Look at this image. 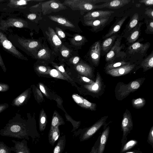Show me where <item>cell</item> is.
<instances>
[{"label": "cell", "mask_w": 153, "mask_h": 153, "mask_svg": "<svg viewBox=\"0 0 153 153\" xmlns=\"http://www.w3.org/2000/svg\"><path fill=\"white\" fill-rule=\"evenodd\" d=\"M0 135L19 139L29 140V137L33 142L36 143L39 141L40 136L36 127L20 119H13L0 130Z\"/></svg>", "instance_id": "6da1fadb"}, {"label": "cell", "mask_w": 153, "mask_h": 153, "mask_svg": "<svg viewBox=\"0 0 153 153\" xmlns=\"http://www.w3.org/2000/svg\"><path fill=\"white\" fill-rule=\"evenodd\" d=\"M31 8L35 12L41 13L44 15L67 8L66 6L59 1L56 0L39 2L38 4L31 7Z\"/></svg>", "instance_id": "7a4b0ae2"}, {"label": "cell", "mask_w": 153, "mask_h": 153, "mask_svg": "<svg viewBox=\"0 0 153 153\" xmlns=\"http://www.w3.org/2000/svg\"><path fill=\"white\" fill-rule=\"evenodd\" d=\"M108 117V116L102 117L91 127L79 131V133H74V135H79V140L81 142L88 140L104 124Z\"/></svg>", "instance_id": "3957f363"}, {"label": "cell", "mask_w": 153, "mask_h": 153, "mask_svg": "<svg viewBox=\"0 0 153 153\" xmlns=\"http://www.w3.org/2000/svg\"><path fill=\"white\" fill-rule=\"evenodd\" d=\"M73 10L89 11L96 9L97 5L93 4L92 0H65L63 4Z\"/></svg>", "instance_id": "277c9868"}, {"label": "cell", "mask_w": 153, "mask_h": 153, "mask_svg": "<svg viewBox=\"0 0 153 153\" xmlns=\"http://www.w3.org/2000/svg\"><path fill=\"white\" fill-rule=\"evenodd\" d=\"M121 123L122 131L123 132L121 141V148L127 141V137L132 129L133 123L131 113L128 109H126L123 115Z\"/></svg>", "instance_id": "5b68a950"}, {"label": "cell", "mask_w": 153, "mask_h": 153, "mask_svg": "<svg viewBox=\"0 0 153 153\" xmlns=\"http://www.w3.org/2000/svg\"><path fill=\"white\" fill-rule=\"evenodd\" d=\"M141 82L136 80L127 84H122L119 87L117 93L119 97L123 99L131 92L137 90L140 86Z\"/></svg>", "instance_id": "8992f818"}, {"label": "cell", "mask_w": 153, "mask_h": 153, "mask_svg": "<svg viewBox=\"0 0 153 153\" xmlns=\"http://www.w3.org/2000/svg\"><path fill=\"white\" fill-rule=\"evenodd\" d=\"M0 43L3 47L14 56L23 60H27V58L18 50L12 43L9 41L2 33L0 31Z\"/></svg>", "instance_id": "52a82bcc"}, {"label": "cell", "mask_w": 153, "mask_h": 153, "mask_svg": "<svg viewBox=\"0 0 153 153\" xmlns=\"http://www.w3.org/2000/svg\"><path fill=\"white\" fill-rule=\"evenodd\" d=\"M114 11L108 10H97L89 12L84 16L85 21L92 20L109 17Z\"/></svg>", "instance_id": "ba28073f"}, {"label": "cell", "mask_w": 153, "mask_h": 153, "mask_svg": "<svg viewBox=\"0 0 153 153\" xmlns=\"http://www.w3.org/2000/svg\"><path fill=\"white\" fill-rule=\"evenodd\" d=\"M134 65H128L116 68L106 71V73L113 76H119L125 75L129 73L134 68Z\"/></svg>", "instance_id": "9c48e42d"}, {"label": "cell", "mask_w": 153, "mask_h": 153, "mask_svg": "<svg viewBox=\"0 0 153 153\" xmlns=\"http://www.w3.org/2000/svg\"><path fill=\"white\" fill-rule=\"evenodd\" d=\"M130 0H109L100 5H97L96 9L108 8L112 9L120 8L129 3Z\"/></svg>", "instance_id": "30bf717a"}, {"label": "cell", "mask_w": 153, "mask_h": 153, "mask_svg": "<svg viewBox=\"0 0 153 153\" xmlns=\"http://www.w3.org/2000/svg\"><path fill=\"white\" fill-rule=\"evenodd\" d=\"M101 51L100 42L98 41L92 46L90 50V55L91 60L95 65L99 63Z\"/></svg>", "instance_id": "8fae6325"}, {"label": "cell", "mask_w": 153, "mask_h": 153, "mask_svg": "<svg viewBox=\"0 0 153 153\" xmlns=\"http://www.w3.org/2000/svg\"><path fill=\"white\" fill-rule=\"evenodd\" d=\"M3 29H5L10 27L23 28L27 26L26 21L20 19L10 18L3 22L1 24Z\"/></svg>", "instance_id": "7c38bea8"}, {"label": "cell", "mask_w": 153, "mask_h": 153, "mask_svg": "<svg viewBox=\"0 0 153 153\" xmlns=\"http://www.w3.org/2000/svg\"><path fill=\"white\" fill-rule=\"evenodd\" d=\"M12 141L14 144V147H10L12 151L15 153H31L27 146V141L25 139H23L21 141L15 140Z\"/></svg>", "instance_id": "4fadbf2b"}, {"label": "cell", "mask_w": 153, "mask_h": 153, "mask_svg": "<svg viewBox=\"0 0 153 153\" xmlns=\"http://www.w3.org/2000/svg\"><path fill=\"white\" fill-rule=\"evenodd\" d=\"M121 38H118L114 42V45L110 49V51L106 55L105 60L107 62L113 60L116 55L120 52L121 49L120 43Z\"/></svg>", "instance_id": "5bb4252c"}, {"label": "cell", "mask_w": 153, "mask_h": 153, "mask_svg": "<svg viewBox=\"0 0 153 153\" xmlns=\"http://www.w3.org/2000/svg\"><path fill=\"white\" fill-rule=\"evenodd\" d=\"M109 132L110 127L109 126L104 128L102 134L100 135L97 153H103L108 140Z\"/></svg>", "instance_id": "9a60e30c"}, {"label": "cell", "mask_w": 153, "mask_h": 153, "mask_svg": "<svg viewBox=\"0 0 153 153\" xmlns=\"http://www.w3.org/2000/svg\"><path fill=\"white\" fill-rule=\"evenodd\" d=\"M149 47V43L145 44L136 42L132 44L128 48L129 52L131 54L146 52Z\"/></svg>", "instance_id": "2e32d148"}, {"label": "cell", "mask_w": 153, "mask_h": 153, "mask_svg": "<svg viewBox=\"0 0 153 153\" xmlns=\"http://www.w3.org/2000/svg\"><path fill=\"white\" fill-rule=\"evenodd\" d=\"M17 40L21 46L29 51L33 50L39 46V42L35 40L19 38Z\"/></svg>", "instance_id": "e0dca14e"}, {"label": "cell", "mask_w": 153, "mask_h": 153, "mask_svg": "<svg viewBox=\"0 0 153 153\" xmlns=\"http://www.w3.org/2000/svg\"><path fill=\"white\" fill-rule=\"evenodd\" d=\"M45 33L50 41L56 48L59 47L62 45L61 41L52 28L49 27Z\"/></svg>", "instance_id": "ac0fdd59"}, {"label": "cell", "mask_w": 153, "mask_h": 153, "mask_svg": "<svg viewBox=\"0 0 153 153\" xmlns=\"http://www.w3.org/2000/svg\"><path fill=\"white\" fill-rule=\"evenodd\" d=\"M109 17L85 21V24L91 27L94 30H97L105 25Z\"/></svg>", "instance_id": "d6986e66"}, {"label": "cell", "mask_w": 153, "mask_h": 153, "mask_svg": "<svg viewBox=\"0 0 153 153\" xmlns=\"http://www.w3.org/2000/svg\"><path fill=\"white\" fill-rule=\"evenodd\" d=\"M85 87L90 91L95 93H98L100 91L102 87V80L98 72L97 73L96 82L90 85H86Z\"/></svg>", "instance_id": "ffe728a7"}, {"label": "cell", "mask_w": 153, "mask_h": 153, "mask_svg": "<svg viewBox=\"0 0 153 153\" xmlns=\"http://www.w3.org/2000/svg\"><path fill=\"white\" fill-rule=\"evenodd\" d=\"M60 134L59 126L51 127L48 134V139L49 143L54 146L56 141L58 139Z\"/></svg>", "instance_id": "44dd1931"}, {"label": "cell", "mask_w": 153, "mask_h": 153, "mask_svg": "<svg viewBox=\"0 0 153 153\" xmlns=\"http://www.w3.org/2000/svg\"><path fill=\"white\" fill-rule=\"evenodd\" d=\"M117 36V34H114L104 40L101 45V50L107 52L110 50Z\"/></svg>", "instance_id": "7402d4cb"}, {"label": "cell", "mask_w": 153, "mask_h": 153, "mask_svg": "<svg viewBox=\"0 0 153 153\" xmlns=\"http://www.w3.org/2000/svg\"><path fill=\"white\" fill-rule=\"evenodd\" d=\"M142 23L140 22L131 30L127 39V40L129 43H133L138 39L140 34V27Z\"/></svg>", "instance_id": "603a6c76"}, {"label": "cell", "mask_w": 153, "mask_h": 153, "mask_svg": "<svg viewBox=\"0 0 153 153\" xmlns=\"http://www.w3.org/2000/svg\"><path fill=\"white\" fill-rule=\"evenodd\" d=\"M48 18L51 20L59 23L63 26L71 28H74V25L68 19L59 16H50Z\"/></svg>", "instance_id": "cb8c5ba5"}, {"label": "cell", "mask_w": 153, "mask_h": 153, "mask_svg": "<svg viewBox=\"0 0 153 153\" xmlns=\"http://www.w3.org/2000/svg\"><path fill=\"white\" fill-rule=\"evenodd\" d=\"M28 96V91L26 90L15 98L12 101V105L16 107L22 105L26 101Z\"/></svg>", "instance_id": "d4e9b609"}, {"label": "cell", "mask_w": 153, "mask_h": 153, "mask_svg": "<svg viewBox=\"0 0 153 153\" xmlns=\"http://www.w3.org/2000/svg\"><path fill=\"white\" fill-rule=\"evenodd\" d=\"M128 16H126L122 18L105 35L103 39L108 38L117 32L120 29L121 27L127 19Z\"/></svg>", "instance_id": "484cf974"}, {"label": "cell", "mask_w": 153, "mask_h": 153, "mask_svg": "<svg viewBox=\"0 0 153 153\" xmlns=\"http://www.w3.org/2000/svg\"><path fill=\"white\" fill-rule=\"evenodd\" d=\"M76 69L79 73L86 76L91 77L92 75V68L87 64H79L76 66Z\"/></svg>", "instance_id": "4316f807"}, {"label": "cell", "mask_w": 153, "mask_h": 153, "mask_svg": "<svg viewBox=\"0 0 153 153\" xmlns=\"http://www.w3.org/2000/svg\"><path fill=\"white\" fill-rule=\"evenodd\" d=\"M58 142L54 147L53 153H62L66 145V136L63 135L58 139Z\"/></svg>", "instance_id": "83f0119b"}, {"label": "cell", "mask_w": 153, "mask_h": 153, "mask_svg": "<svg viewBox=\"0 0 153 153\" xmlns=\"http://www.w3.org/2000/svg\"><path fill=\"white\" fill-rule=\"evenodd\" d=\"M141 65L146 71L153 68V51L141 63Z\"/></svg>", "instance_id": "f1b7e54d"}, {"label": "cell", "mask_w": 153, "mask_h": 153, "mask_svg": "<svg viewBox=\"0 0 153 153\" xmlns=\"http://www.w3.org/2000/svg\"><path fill=\"white\" fill-rule=\"evenodd\" d=\"M137 141L134 140H132L127 142L121 148L120 153H123L132 149L137 144Z\"/></svg>", "instance_id": "f546056e"}, {"label": "cell", "mask_w": 153, "mask_h": 153, "mask_svg": "<svg viewBox=\"0 0 153 153\" xmlns=\"http://www.w3.org/2000/svg\"><path fill=\"white\" fill-rule=\"evenodd\" d=\"M139 18V15L137 13H135L133 15L130 21L128 27V31L132 30L137 26L138 23Z\"/></svg>", "instance_id": "4dcf8cb0"}, {"label": "cell", "mask_w": 153, "mask_h": 153, "mask_svg": "<svg viewBox=\"0 0 153 153\" xmlns=\"http://www.w3.org/2000/svg\"><path fill=\"white\" fill-rule=\"evenodd\" d=\"M146 103L145 99L143 98H139L133 99L132 104L133 107L136 108H140L143 107Z\"/></svg>", "instance_id": "1f68e13d"}, {"label": "cell", "mask_w": 153, "mask_h": 153, "mask_svg": "<svg viewBox=\"0 0 153 153\" xmlns=\"http://www.w3.org/2000/svg\"><path fill=\"white\" fill-rule=\"evenodd\" d=\"M85 40V38L80 35H77L75 36L71 40V43L76 46H79L82 45Z\"/></svg>", "instance_id": "d6a6232c"}, {"label": "cell", "mask_w": 153, "mask_h": 153, "mask_svg": "<svg viewBox=\"0 0 153 153\" xmlns=\"http://www.w3.org/2000/svg\"><path fill=\"white\" fill-rule=\"evenodd\" d=\"M129 63L123 61H120L115 63L108 64L105 67V70L108 71L116 68L128 64Z\"/></svg>", "instance_id": "836d02e7"}, {"label": "cell", "mask_w": 153, "mask_h": 153, "mask_svg": "<svg viewBox=\"0 0 153 153\" xmlns=\"http://www.w3.org/2000/svg\"><path fill=\"white\" fill-rule=\"evenodd\" d=\"M12 151L11 148L3 142L0 141V153H11Z\"/></svg>", "instance_id": "e575fe53"}, {"label": "cell", "mask_w": 153, "mask_h": 153, "mask_svg": "<svg viewBox=\"0 0 153 153\" xmlns=\"http://www.w3.org/2000/svg\"><path fill=\"white\" fill-rule=\"evenodd\" d=\"M50 75L52 77L55 78L66 79V78L57 70L55 69L51 70L50 73Z\"/></svg>", "instance_id": "d590c367"}, {"label": "cell", "mask_w": 153, "mask_h": 153, "mask_svg": "<svg viewBox=\"0 0 153 153\" xmlns=\"http://www.w3.org/2000/svg\"><path fill=\"white\" fill-rule=\"evenodd\" d=\"M83 99L84 107L92 111L95 110L96 109V104L91 103L83 98Z\"/></svg>", "instance_id": "8d00e7d4"}, {"label": "cell", "mask_w": 153, "mask_h": 153, "mask_svg": "<svg viewBox=\"0 0 153 153\" xmlns=\"http://www.w3.org/2000/svg\"><path fill=\"white\" fill-rule=\"evenodd\" d=\"M63 122L58 117H54L52 120L51 127H54L63 124Z\"/></svg>", "instance_id": "74e56055"}, {"label": "cell", "mask_w": 153, "mask_h": 153, "mask_svg": "<svg viewBox=\"0 0 153 153\" xmlns=\"http://www.w3.org/2000/svg\"><path fill=\"white\" fill-rule=\"evenodd\" d=\"M30 0H11L10 1V4L11 5L15 6H21L26 5L27 4V2L30 1Z\"/></svg>", "instance_id": "f35d334b"}, {"label": "cell", "mask_w": 153, "mask_h": 153, "mask_svg": "<svg viewBox=\"0 0 153 153\" xmlns=\"http://www.w3.org/2000/svg\"><path fill=\"white\" fill-rule=\"evenodd\" d=\"M37 56L39 58L44 59L49 56V53L46 49L43 48L39 51Z\"/></svg>", "instance_id": "ab89813d"}, {"label": "cell", "mask_w": 153, "mask_h": 153, "mask_svg": "<svg viewBox=\"0 0 153 153\" xmlns=\"http://www.w3.org/2000/svg\"><path fill=\"white\" fill-rule=\"evenodd\" d=\"M147 142L153 148V126L151 128L149 133Z\"/></svg>", "instance_id": "60d3db41"}, {"label": "cell", "mask_w": 153, "mask_h": 153, "mask_svg": "<svg viewBox=\"0 0 153 153\" xmlns=\"http://www.w3.org/2000/svg\"><path fill=\"white\" fill-rule=\"evenodd\" d=\"M72 97L77 104H80L81 106L84 107L83 98L76 94L73 95Z\"/></svg>", "instance_id": "b9f144b4"}, {"label": "cell", "mask_w": 153, "mask_h": 153, "mask_svg": "<svg viewBox=\"0 0 153 153\" xmlns=\"http://www.w3.org/2000/svg\"><path fill=\"white\" fill-rule=\"evenodd\" d=\"M100 135L99 136L94 145L92 147L91 151L89 153H97L98 147L100 142Z\"/></svg>", "instance_id": "7bdbcfd3"}, {"label": "cell", "mask_w": 153, "mask_h": 153, "mask_svg": "<svg viewBox=\"0 0 153 153\" xmlns=\"http://www.w3.org/2000/svg\"><path fill=\"white\" fill-rule=\"evenodd\" d=\"M9 88V86L8 84L3 83H0V92H6L8 91Z\"/></svg>", "instance_id": "ee69618b"}, {"label": "cell", "mask_w": 153, "mask_h": 153, "mask_svg": "<svg viewBox=\"0 0 153 153\" xmlns=\"http://www.w3.org/2000/svg\"><path fill=\"white\" fill-rule=\"evenodd\" d=\"M146 31L152 33L153 32V19L148 22L147 24Z\"/></svg>", "instance_id": "f6af8a7d"}, {"label": "cell", "mask_w": 153, "mask_h": 153, "mask_svg": "<svg viewBox=\"0 0 153 153\" xmlns=\"http://www.w3.org/2000/svg\"><path fill=\"white\" fill-rule=\"evenodd\" d=\"M145 14L148 17L153 19V10L151 8L145 9Z\"/></svg>", "instance_id": "bcb514c9"}, {"label": "cell", "mask_w": 153, "mask_h": 153, "mask_svg": "<svg viewBox=\"0 0 153 153\" xmlns=\"http://www.w3.org/2000/svg\"><path fill=\"white\" fill-rule=\"evenodd\" d=\"M57 36L61 38H64L65 37V33L59 28L56 27L55 28Z\"/></svg>", "instance_id": "7dc6e473"}, {"label": "cell", "mask_w": 153, "mask_h": 153, "mask_svg": "<svg viewBox=\"0 0 153 153\" xmlns=\"http://www.w3.org/2000/svg\"><path fill=\"white\" fill-rule=\"evenodd\" d=\"M139 1L141 3L144 4L146 6H152L153 5V0H140Z\"/></svg>", "instance_id": "c3c4849f"}, {"label": "cell", "mask_w": 153, "mask_h": 153, "mask_svg": "<svg viewBox=\"0 0 153 153\" xmlns=\"http://www.w3.org/2000/svg\"><path fill=\"white\" fill-rule=\"evenodd\" d=\"M0 66L1 68L3 71L4 72H6L7 69L4 63L3 59L0 54Z\"/></svg>", "instance_id": "681fc988"}, {"label": "cell", "mask_w": 153, "mask_h": 153, "mask_svg": "<svg viewBox=\"0 0 153 153\" xmlns=\"http://www.w3.org/2000/svg\"><path fill=\"white\" fill-rule=\"evenodd\" d=\"M8 107V105L7 103H0V113L6 109Z\"/></svg>", "instance_id": "f907efd6"}, {"label": "cell", "mask_w": 153, "mask_h": 153, "mask_svg": "<svg viewBox=\"0 0 153 153\" xmlns=\"http://www.w3.org/2000/svg\"><path fill=\"white\" fill-rule=\"evenodd\" d=\"M61 53L62 56L65 57H68L69 54V51L68 49H64L62 50Z\"/></svg>", "instance_id": "816d5d0a"}, {"label": "cell", "mask_w": 153, "mask_h": 153, "mask_svg": "<svg viewBox=\"0 0 153 153\" xmlns=\"http://www.w3.org/2000/svg\"><path fill=\"white\" fill-rule=\"evenodd\" d=\"M82 80L85 82L88 83L90 84H91L94 83V82L91 79L85 77L83 76L82 77Z\"/></svg>", "instance_id": "f5cc1de1"}, {"label": "cell", "mask_w": 153, "mask_h": 153, "mask_svg": "<svg viewBox=\"0 0 153 153\" xmlns=\"http://www.w3.org/2000/svg\"><path fill=\"white\" fill-rule=\"evenodd\" d=\"M27 17L29 19L33 20L36 18V15L35 14L31 13L28 15Z\"/></svg>", "instance_id": "db71d44e"}, {"label": "cell", "mask_w": 153, "mask_h": 153, "mask_svg": "<svg viewBox=\"0 0 153 153\" xmlns=\"http://www.w3.org/2000/svg\"><path fill=\"white\" fill-rule=\"evenodd\" d=\"M38 69L40 71L43 72H45L47 71L46 68L43 66H39Z\"/></svg>", "instance_id": "11a10c76"}, {"label": "cell", "mask_w": 153, "mask_h": 153, "mask_svg": "<svg viewBox=\"0 0 153 153\" xmlns=\"http://www.w3.org/2000/svg\"><path fill=\"white\" fill-rule=\"evenodd\" d=\"M79 57L76 56L74 58L73 60V63L74 64H76L79 61Z\"/></svg>", "instance_id": "9f6ffc18"}, {"label": "cell", "mask_w": 153, "mask_h": 153, "mask_svg": "<svg viewBox=\"0 0 153 153\" xmlns=\"http://www.w3.org/2000/svg\"><path fill=\"white\" fill-rule=\"evenodd\" d=\"M125 153H142V152L140 150H135L133 151L127 152Z\"/></svg>", "instance_id": "6f0895ef"}, {"label": "cell", "mask_w": 153, "mask_h": 153, "mask_svg": "<svg viewBox=\"0 0 153 153\" xmlns=\"http://www.w3.org/2000/svg\"><path fill=\"white\" fill-rule=\"evenodd\" d=\"M39 87L41 91H42V92L44 94H46L45 90L44 87L42 85H40Z\"/></svg>", "instance_id": "680465c9"}, {"label": "cell", "mask_w": 153, "mask_h": 153, "mask_svg": "<svg viewBox=\"0 0 153 153\" xmlns=\"http://www.w3.org/2000/svg\"><path fill=\"white\" fill-rule=\"evenodd\" d=\"M58 69L62 73H64L65 72V69L62 66H60L58 67Z\"/></svg>", "instance_id": "91938a15"}, {"label": "cell", "mask_w": 153, "mask_h": 153, "mask_svg": "<svg viewBox=\"0 0 153 153\" xmlns=\"http://www.w3.org/2000/svg\"><path fill=\"white\" fill-rule=\"evenodd\" d=\"M5 0H0V2H2L3 1H4Z\"/></svg>", "instance_id": "94428289"}, {"label": "cell", "mask_w": 153, "mask_h": 153, "mask_svg": "<svg viewBox=\"0 0 153 153\" xmlns=\"http://www.w3.org/2000/svg\"><path fill=\"white\" fill-rule=\"evenodd\" d=\"M64 153H67V152H65Z\"/></svg>", "instance_id": "6125c7cd"}]
</instances>
